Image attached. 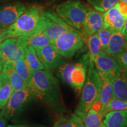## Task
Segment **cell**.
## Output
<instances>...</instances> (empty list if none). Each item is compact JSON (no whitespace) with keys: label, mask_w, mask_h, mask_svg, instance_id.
<instances>
[{"label":"cell","mask_w":127,"mask_h":127,"mask_svg":"<svg viewBox=\"0 0 127 127\" xmlns=\"http://www.w3.org/2000/svg\"><path fill=\"white\" fill-rule=\"evenodd\" d=\"M28 87L36 97L51 107L55 112H66L60 91L59 81L47 69L37 71L31 74Z\"/></svg>","instance_id":"6da1fadb"},{"label":"cell","mask_w":127,"mask_h":127,"mask_svg":"<svg viewBox=\"0 0 127 127\" xmlns=\"http://www.w3.org/2000/svg\"><path fill=\"white\" fill-rule=\"evenodd\" d=\"M48 20L42 7L32 6L25 9L11 25L4 30L5 39L42 32L47 27Z\"/></svg>","instance_id":"7a4b0ae2"},{"label":"cell","mask_w":127,"mask_h":127,"mask_svg":"<svg viewBox=\"0 0 127 127\" xmlns=\"http://www.w3.org/2000/svg\"><path fill=\"white\" fill-rule=\"evenodd\" d=\"M101 87V77L95 67L94 62L89 58L86 79L81 90L80 99L75 110L76 115L83 120L91 108L99 111Z\"/></svg>","instance_id":"3957f363"},{"label":"cell","mask_w":127,"mask_h":127,"mask_svg":"<svg viewBox=\"0 0 127 127\" xmlns=\"http://www.w3.org/2000/svg\"><path fill=\"white\" fill-rule=\"evenodd\" d=\"M89 54L83 55L75 64L65 63L56 69V75L79 94L86 79Z\"/></svg>","instance_id":"277c9868"},{"label":"cell","mask_w":127,"mask_h":127,"mask_svg":"<svg viewBox=\"0 0 127 127\" xmlns=\"http://www.w3.org/2000/svg\"><path fill=\"white\" fill-rule=\"evenodd\" d=\"M87 9L78 0H68L57 5L55 12L69 26L80 31L83 28Z\"/></svg>","instance_id":"5b68a950"},{"label":"cell","mask_w":127,"mask_h":127,"mask_svg":"<svg viewBox=\"0 0 127 127\" xmlns=\"http://www.w3.org/2000/svg\"><path fill=\"white\" fill-rule=\"evenodd\" d=\"M52 44L61 56L70 59L83 48L85 43L81 32L75 29L62 34Z\"/></svg>","instance_id":"8992f818"},{"label":"cell","mask_w":127,"mask_h":127,"mask_svg":"<svg viewBox=\"0 0 127 127\" xmlns=\"http://www.w3.org/2000/svg\"><path fill=\"white\" fill-rule=\"evenodd\" d=\"M26 47L22 36L6 39L0 43V58L4 64L15 63L24 56Z\"/></svg>","instance_id":"52a82bcc"},{"label":"cell","mask_w":127,"mask_h":127,"mask_svg":"<svg viewBox=\"0 0 127 127\" xmlns=\"http://www.w3.org/2000/svg\"><path fill=\"white\" fill-rule=\"evenodd\" d=\"M93 62L100 77L107 78L113 82L123 71L114 57L103 51L100 52Z\"/></svg>","instance_id":"ba28073f"},{"label":"cell","mask_w":127,"mask_h":127,"mask_svg":"<svg viewBox=\"0 0 127 127\" xmlns=\"http://www.w3.org/2000/svg\"><path fill=\"white\" fill-rule=\"evenodd\" d=\"M32 97L34 96L28 87L12 92L7 103L2 109L5 117L7 119L14 117Z\"/></svg>","instance_id":"9c48e42d"},{"label":"cell","mask_w":127,"mask_h":127,"mask_svg":"<svg viewBox=\"0 0 127 127\" xmlns=\"http://www.w3.org/2000/svg\"><path fill=\"white\" fill-rule=\"evenodd\" d=\"M35 51L45 69L51 71L66 63L65 58L58 53L52 43Z\"/></svg>","instance_id":"30bf717a"},{"label":"cell","mask_w":127,"mask_h":127,"mask_svg":"<svg viewBox=\"0 0 127 127\" xmlns=\"http://www.w3.org/2000/svg\"><path fill=\"white\" fill-rule=\"evenodd\" d=\"M45 12L49 20L47 27L42 32L52 41L63 33L75 30L62 20L56 12L51 10Z\"/></svg>","instance_id":"8fae6325"},{"label":"cell","mask_w":127,"mask_h":127,"mask_svg":"<svg viewBox=\"0 0 127 127\" xmlns=\"http://www.w3.org/2000/svg\"><path fill=\"white\" fill-rule=\"evenodd\" d=\"M25 9V6L20 2H14L0 7V28L5 30L8 28Z\"/></svg>","instance_id":"7c38bea8"},{"label":"cell","mask_w":127,"mask_h":127,"mask_svg":"<svg viewBox=\"0 0 127 127\" xmlns=\"http://www.w3.org/2000/svg\"><path fill=\"white\" fill-rule=\"evenodd\" d=\"M104 26L103 12L88 8L81 34L84 35L97 34Z\"/></svg>","instance_id":"4fadbf2b"},{"label":"cell","mask_w":127,"mask_h":127,"mask_svg":"<svg viewBox=\"0 0 127 127\" xmlns=\"http://www.w3.org/2000/svg\"><path fill=\"white\" fill-rule=\"evenodd\" d=\"M103 18L105 26L109 28L114 32L121 31L126 21L119 10L117 4L103 12Z\"/></svg>","instance_id":"5bb4252c"},{"label":"cell","mask_w":127,"mask_h":127,"mask_svg":"<svg viewBox=\"0 0 127 127\" xmlns=\"http://www.w3.org/2000/svg\"><path fill=\"white\" fill-rule=\"evenodd\" d=\"M2 72L7 76L11 86L12 92L23 90L28 87L27 84L15 71L11 64H4L3 65Z\"/></svg>","instance_id":"9a60e30c"},{"label":"cell","mask_w":127,"mask_h":127,"mask_svg":"<svg viewBox=\"0 0 127 127\" xmlns=\"http://www.w3.org/2000/svg\"><path fill=\"white\" fill-rule=\"evenodd\" d=\"M103 122L107 127H127V110L107 112L103 118Z\"/></svg>","instance_id":"2e32d148"},{"label":"cell","mask_w":127,"mask_h":127,"mask_svg":"<svg viewBox=\"0 0 127 127\" xmlns=\"http://www.w3.org/2000/svg\"><path fill=\"white\" fill-rule=\"evenodd\" d=\"M127 49V42L125 40L121 31L113 32L109 39L105 52L111 56H115Z\"/></svg>","instance_id":"e0dca14e"},{"label":"cell","mask_w":127,"mask_h":127,"mask_svg":"<svg viewBox=\"0 0 127 127\" xmlns=\"http://www.w3.org/2000/svg\"><path fill=\"white\" fill-rule=\"evenodd\" d=\"M112 98L127 100V71H123L113 82Z\"/></svg>","instance_id":"ac0fdd59"},{"label":"cell","mask_w":127,"mask_h":127,"mask_svg":"<svg viewBox=\"0 0 127 127\" xmlns=\"http://www.w3.org/2000/svg\"><path fill=\"white\" fill-rule=\"evenodd\" d=\"M101 87L99 96V112L103 110L105 107L112 98L113 81L107 78L101 77Z\"/></svg>","instance_id":"d6986e66"},{"label":"cell","mask_w":127,"mask_h":127,"mask_svg":"<svg viewBox=\"0 0 127 127\" xmlns=\"http://www.w3.org/2000/svg\"><path fill=\"white\" fill-rule=\"evenodd\" d=\"M24 57L31 74L37 71L44 69V65L39 60L34 48L31 46H27L25 50Z\"/></svg>","instance_id":"ffe728a7"},{"label":"cell","mask_w":127,"mask_h":127,"mask_svg":"<svg viewBox=\"0 0 127 127\" xmlns=\"http://www.w3.org/2000/svg\"><path fill=\"white\" fill-rule=\"evenodd\" d=\"M83 36L84 43L86 44L89 51V58L94 61L101 50V45H100L99 39L97 34H93L88 35H84Z\"/></svg>","instance_id":"44dd1931"},{"label":"cell","mask_w":127,"mask_h":127,"mask_svg":"<svg viewBox=\"0 0 127 127\" xmlns=\"http://www.w3.org/2000/svg\"><path fill=\"white\" fill-rule=\"evenodd\" d=\"M27 46H31L35 50L52 43V41L42 32L37 33L29 36H22Z\"/></svg>","instance_id":"7402d4cb"},{"label":"cell","mask_w":127,"mask_h":127,"mask_svg":"<svg viewBox=\"0 0 127 127\" xmlns=\"http://www.w3.org/2000/svg\"><path fill=\"white\" fill-rule=\"evenodd\" d=\"M84 123L87 127H107L103 122L101 112L93 108H91L87 112Z\"/></svg>","instance_id":"603a6c76"},{"label":"cell","mask_w":127,"mask_h":127,"mask_svg":"<svg viewBox=\"0 0 127 127\" xmlns=\"http://www.w3.org/2000/svg\"><path fill=\"white\" fill-rule=\"evenodd\" d=\"M1 79L0 81V109H2L12 93L11 84L9 83L7 76L4 73L1 74Z\"/></svg>","instance_id":"cb8c5ba5"},{"label":"cell","mask_w":127,"mask_h":127,"mask_svg":"<svg viewBox=\"0 0 127 127\" xmlns=\"http://www.w3.org/2000/svg\"><path fill=\"white\" fill-rule=\"evenodd\" d=\"M82 121H84L81 117L75 114L68 115H61L52 127H77Z\"/></svg>","instance_id":"d4e9b609"},{"label":"cell","mask_w":127,"mask_h":127,"mask_svg":"<svg viewBox=\"0 0 127 127\" xmlns=\"http://www.w3.org/2000/svg\"><path fill=\"white\" fill-rule=\"evenodd\" d=\"M11 64L15 71L18 73L21 77L23 78L28 85V82H29L31 75V72L30 70V68L28 67L24 56Z\"/></svg>","instance_id":"484cf974"},{"label":"cell","mask_w":127,"mask_h":127,"mask_svg":"<svg viewBox=\"0 0 127 127\" xmlns=\"http://www.w3.org/2000/svg\"><path fill=\"white\" fill-rule=\"evenodd\" d=\"M121 110H127V100H122L112 98L101 111V114L104 118V115L107 112L113 111Z\"/></svg>","instance_id":"4316f807"},{"label":"cell","mask_w":127,"mask_h":127,"mask_svg":"<svg viewBox=\"0 0 127 127\" xmlns=\"http://www.w3.org/2000/svg\"><path fill=\"white\" fill-rule=\"evenodd\" d=\"M94 8L100 12H104L115 6L119 0H88Z\"/></svg>","instance_id":"83f0119b"},{"label":"cell","mask_w":127,"mask_h":127,"mask_svg":"<svg viewBox=\"0 0 127 127\" xmlns=\"http://www.w3.org/2000/svg\"><path fill=\"white\" fill-rule=\"evenodd\" d=\"M113 31L108 27L104 26L102 29L97 33L98 39H99L101 50L103 51H105L108 45L109 39Z\"/></svg>","instance_id":"f1b7e54d"},{"label":"cell","mask_w":127,"mask_h":127,"mask_svg":"<svg viewBox=\"0 0 127 127\" xmlns=\"http://www.w3.org/2000/svg\"><path fill=\"white\" fill-rule=\"evenodd\" d=\"M112 57L118 62L123 71H127V49Z\"/></svg>","instance_id":"f546056e"},{"label":"cell","mask_w":127,"mask_h":127,"mask_svg":"<svg viewBox=\"0 0 127 127\" xmlns=\"http://www.w3.org/2000/svg\"><path fill=\"white\" fill-rule=\"evenodd\" d=\"M117 5H118V9L124 16L125 20H127V2H123V1H119L117 2Z\"/></svg>","instance_id":"4dcf8cb0"},{"label":"cell","mask_w":127,"mask_h":127,"mask_svg":"<svg viewBox=\"0 0 127 127\" xmlns=\"http://www.w3.org/2000/svg\"><path fill=\"white\" fill-rule=\"evenodd\" d=\"M6 127H49L44 125L34 124H24L10 125Z\"/></svg>","instance_id":"1f68e13d"},{"label":"cell","mask_w":127,"mask_h":127,"mask_svg":"<svg viewBox=\"0 0 127 127\" xmlns=\"http://www.w3.org/2000/svg\"><path fill=\"white\" fill-rule=\"evenodd\" d=\"M7 125V118L5 117L2 111H0V127H6Z\"/></svg>","instance_id":"d6a6232c"},{"label":"cell","mask_w":127,"mask_h":127,"mask_svg":"<svg viewBox=\"0 0 127 127\" xmlns=\"http://www.w3.org/2000/svg\"><path fill=\"white\" fill-rule=\"evenodd\" d=\"M121 33L124 38L125 40L127 42V20L125 21L124 25V27L121 31Z\"/></svg>","instance_id":"836d02e7"},{"label":"cell","mask_w":127,"mask_h":127,"mask_svg":"<svg viewBox=\"0 0 127 127\" xmlns=\"http://www.w3.org/2000/svg\"><path fill=\"white\" fill-rule=\"evenodd\" d=\"M3 65H4V63L1 58H0V74H1L2 72V69H3Z\"/></svg>","instance_id":"e575fe53"},{"label":"cell","mask_w":127,"mask_h":127,"mask_svg":"<svg viewBox=\"0 0 127 127\" xmlns=\"http://www.w3.org/2000/svg\"><path fill=\"white\" fill-rule=\"evenodd\" d=\"M77 127H87L85 126V124H84V121H81L80 123L79 124V125H78Z\"/></svg>","instance_id":"d590c367"},{"label":"cell","mask_w":127,"mask_h":127,"mask_svg":"<svg viewBox=\"0 0 127 127\" xmlns=\"http://www.w3.org/2000/svg\"><path fill=\"white\" fill-rule=\"evenodd\" d=\"M119 1H123V2H127V0H119Z\"/></svg>","instance_id":"8d00e7d4"},{"label":"cell","mask_w":127,"mask_h":127,"mask_svg":"<svg viewBox=\"0 0 127 127\" xmlns=\"http://www.w3.org/2000/svg\"><path fill=\"white\" fill-rule=\"evenodd\" d=\"M1 74H0V81H1Z\"/></svg>","instance_id":"74e56055"}]
</instances>
